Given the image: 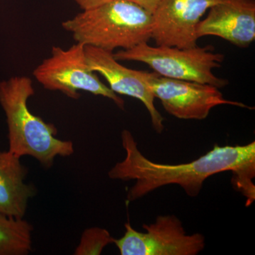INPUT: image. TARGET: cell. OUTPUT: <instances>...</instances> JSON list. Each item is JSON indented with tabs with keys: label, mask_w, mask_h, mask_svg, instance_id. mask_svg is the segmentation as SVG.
I'll use <instances>...</instances> for the list:
<instances>
[{
	"label": "cell",
	"mask_w": 255,
	"mask_h": 255,
	"mask_svg": "<svg viewBox=\"0 0 255 255\" xmlns=\"http://www.w3.org/2000/svg\"><path fill=\"white\" fill-rule=\"evenodd\" d=\"M122 142L125 158L108 172L112 179L135 180L127 193V201L141 199L150 192L170 184H177L190 197L200 194L208 178L231 171L232 184L246 199V206L255 200V142L245 145H214L205 155L187 163H158L147 159L137 147L131 132L124 130Z\"/></svg>",
	"instance_id": "cell-1"
},
{
	"label": "cell",
	"mask_w": 255,
	"mask_h": 255,
	"mask_svg": "<svg viewBox=\"0 0 255 255\" xmlns=\"http://www.w3.org/2000/svg\"><path fill=\"white\" fill-rule=\"evenodd\" d=\"M33 82L26 76H14L0 82V105L6 116L9 151L18 157L31 156L50 168L55 157H70L73 143L55 137L57 130L32 114L28 100L34 95Z\"/></svg>",
	"instance_id": "cell-2"
},
{
	"label": "cell",
	"mask_w": 255,
	"mask_h": 255,
	"mask_svg": "<svg viewBox=\"0 0 255 255\" xmlns=\"http://www.w3.org/2000/svg\"><path fill=\"white\" fill-rule=\"evenodd\" d=\"M74 39L85 46L113 53L130 49L152 36V16L147 10L125 0H109L84 10L62 23Z\"/></svg>",
	"instance_id": "cell-3"
},
{
	"label": "cell",
	"mask_w": 255,
	"mask_h": 255,
	"mask_svg": "<svg viewBox=\"0 0 255 255\" xmlns=\"http://www.w3.org/2000/svg\"><path fill=\"white\" fill-rule=\"evenodd\" d=\"M118 61H137L147 64L155 73L165 78L208 84L222 88L227 80L217 78L213 69L219 68L224 55L215 53L214 46L178 48L150 46L147 42L113 53Z\"/></svg>",
	"instance_id": "cell-4"
},
{
	"label": "cell",
	"mask_w": 255,
	"mask_h": 255,
	"mask_svg": "<svg viewBox=\"0 0 255 255\" xmlns=\"http://www.w3.org/2000/svg\"><path fill=\"white\" fill-rule=\"evenodd\" d=\"M33 76L46 90L59 91L77 100L80 91L113 101L124 110V101L105 85L87 63L85 46L76 42L68 49L53 46L51 55L34 70Z\"/></svg>",
	"instance_id": "cell-5"
},
{
	"label": "cell",
	"mask_w": 255,
	"mask_h": 255,
	"mask_svg": "<svg viewBox=\"0 0 255 255\" xmlns=\"http://www.w3.org/2000/svg\"><path fill=\"white\" fill-rule=\"evenodd\" d=\"M139 232L129 223L122 238L114 243L122 255H197L205 248L201 233L188 235L182 221L174 215L159 216L155 222L143 224Z\"/></svg>",
	"instance_id": "cell-6"
},
{
	"label": "cell",
	"mask_w": 255,
	"mask_h": 255,
	"mask_svg": "<svg viewBox=\"0 0 255 255\" xmlns=\"http://www.w3.org/2000/svg\"><path fill=\"white\" fill-rule=\"evenodd\" d=\"M144 80L166 112L177 119L203 120L213 108L220 105L253 109L241 102L226 100L219 88L208 84L165 78L155 72H145Z\"/></svg>",
	"instance_id": "cell-7"
},
{
	"label": "cell",
	"mask_w": 255,
	"mask_h": 255,
	"mask_svg": "<svg viewBox=\"0 0 255 255\" xmlns=\"http://www.w3.org/2000/svg\"><path fill=\"white\" fill-rule=\"evenodd\" d=\"M219 0H160L152 14L151 38L157 46H197L196 28L206 11Z\"/></svg>",
	"instance_id": "cell-8"
},
{
	"label": "cell",
	"mask_w": 255,
	"mask_h": 255,
	"mask_svg": "<svg viewBox=\"0 0 255 255\" xmlns=\"http://www.w3.org/2000/svg\"><path fill=\"white\" fill-rule=\"evenodd\" d=\"M113 53L85 46L87 63L92 71L102 75L114 93L140 100L148 111L154 130L157 133H162L164 128V119L156 109L155 97L144 80L145 71L124 66L115 59Z\"/></svg>",
	"instance_id": "cell-9"
},
{
	"label": "cell",
	"mask_w": 255,
	"mask_h": 255,
	"mask_svg": "<svg viewBox=\"0 0 255 255\" xmlns=\"http://www.w3.org/2000/svg\"><path fill=\"white\" fill-rule=\"evenodd\" d=\"M196 33L198 38L218 36L247 48L255 39V0H219L198 23Z\"/></svg>",
	"instance_id": "cell-10"
},
{
	"label": "cell",
	"mask_w": 255,
	"mask_h": 255,
	"mask_svg": "<svg viewBox=\"0 0 255 255\" xmlns=\"http://www.w3.org/2000/svg\"><path fill=\"white\" fill-rule=\"evenodd\" d=\"M20 158L9 150H0V213L23 219L36 189L24 182L27 169Z\"/></svg>",
	"instance_id": "cell-11"
},
{
	"label": "cell",
	"mask_w": 255,
	"mask_h": 255,
	"mask_svg": "<svg viewBox=\"0 0 255 255\" xmlns=\"http://www.w3.org/2000/svg\"><path fill=\"white\" fill-rule=\"evenodd\" d=\"M33 227L23 219L0 213V255H26L32 248Z\"/></svg>",
	"instance_id": "cell-12"
},
{
	"label": "cell",
	"mask_w": 255,
	"mask_h": 255,
	"mask_svg": "<svg viewBox=\"0 0 255 255\" xmlns=\"http://www.w3.org/2000/svg\"><path fill=\"white\" fill-rule=\"evenodd\" d=\"M114 238L110 232L100 228H91L82 233L80 243L75 249V255H99L111 243Z\"/></svg>",
	"instance_id": "cell-13"
},
{
	"label": "cell",
	"mask_w": 255,
	"mask_h": 255,
	"mask_svg": "<svg viewBox=\"0 0 255 255\" xmlns=\"http://www.w3.org/2000/svg\"><path fill=\"white\" fill-rule=\"evenodd\" d=\"M125 1L135 3V4L142 6V8L147 10L150 14H152L160 0H125Z\"/></svg>",
	"instance_id": "cell-14"
},
{
	"label": "cell",
	"mask_w": 255,
	"mask_h": 255,
	"mask_svg": "<svg viewBox=\"0 0 255 255\" xmlns=\"http://www.w3.org/2000/svg\"><path fill=\"white\" fill-rule=\"evenodd\" d=\"M80 8L84 10L92 9L99 5L103 4L109 0H74Z\"/></svg>",
	"instance_id": "cell-15"
}]
</instances>
